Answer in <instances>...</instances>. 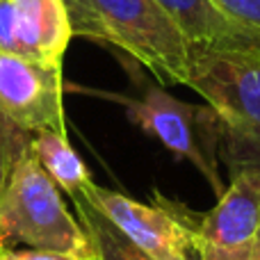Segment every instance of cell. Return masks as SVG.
<instances>
[{"instance_id":"5b68a950","label":"cell","mask_w":260,"mask_h":260,"mask_svg":"<svg viewBox=\"0 0 260 260\" xmlns=\"http://www.w3.org/2000/svg\"><path fill=\"white\" fill-rule=\"evenodd\" d=\"M80 197H85L105 219L112 221L114 229L153 260H189V251H194L197 215L180 203L155 194L160 203L148 206L94 183Z\"/></svg>"},{"instance_id":"3957f363","label":"cell","mask_w":260,"mask_h":260,"mask_svg":"<svg viewBox=\"0 0 260 260\" xmlns=\"http://www.w3.org/2000/svg\"><path fill=\"white\" fill-rule=\"evenodd\" d=\"M0 249H46L96 260V249L35 153L23 155L0 197Z\"/></svg>"},{"instance_id":"8992f818","label":"cell","mask_w":260,"mask_h":260,"mask_svg":"<svg viewBox=\"0 0 260 260\" xmlns=\"http://www.w3.org/2000/svg\"><path fill=\"white\" fill-rule=\"evenodd\" d=\"M260 247V165L233 174L217 206L194 221L199 260H256Z\"/></svg>"},{"instance_id":"4fadbf2b","label":"cell","mask_w":260,"mask_h":260,"mask_svg":"<svg viewBox=\"0 0 260 260\" xmlns=\"http://www.w3.org/2000/svg\"><path fill=\"white\" fill-rule=\"evenodd\" d=\"M224 14L260 32V0H212Z\"/></svg>"},{"instance_id":"6da1fadb","label":"cell","mask_w":260,"mask_h":260,"mask_svg":"<svg viewBox=\"0 0 260 260\" xmlns=\"http://www.w3.org/2000/svg\"><path fill=\"white\" fill-rule=\"evenodd\" d=\"M73 37L123 50L160 85H185L189 48L155 0H64Z\"/></svg>"},{"instance_id":"ba28073f","label":"cell","mask_w":260,"mask_h":260,"mask_svg":"<svg viewBox=\"0 0 260 260\" xmlns=\"http://www.w3.org/2000/svg\"><path fill=\"white\" fill-rule=\"evenodd\" d=\"M71 37L64 0H0V53L62 64Z\"/></svg>"},{"instance_id":"5bb4252c","label":"cell","mask_w":260,"mask_h":260,"mask_svg":"<svg viewBox=\"0 0 260 260\" xmlns=\"http://www.w3.org/2000/svg\"><path fill=\"white\" fill-rule=\"evenodd\" d=\"M0 260H78L62 251L46 249H0Z\"/></svg>"},{"instance_id":"9a60e30c","label":"cell","mask_w":260,"mask_h":260,"mask_svg":"<svg viewBox=\"0 0 260 260\" xmlns=\"http://www.w3.org/2000/svg\"><path fill=\"white\" fill-rule=\"evenodd\" d=\"M256 260H260V247H258V253H256Z\"/></svg>"},{"instance_id":"30bf717a","label":"cell","mask_w":260,"mask_h":260,"mask_svg":"<svg viewBox=\"0 0 260 260\" xmlns=\"http://www.w3.org/2000/svg\"><path fill=\"white\" fill-rule=\"evenodd\" d=\"M32 153L48 178L69 197H80L91 185V174L82 157L69 144L67 135L55 130H41L32 137Z\"/></svg>"},{"instance_id":"9c48e42d","label":"cell","mask_w":260,"mask_h":260,"mask_svg":"<svg viewBox=\"0 0 260 260\" xmlns=\"http://www.w3.org/2000/svg\"><path fill=\"white\" fill-rule=\"evenodd\" d=\"M171 18L187 48L260 55V32L224 14L212 0H155Z\"/></svg>"},{"instance_id":"7a4b0ae2","label":"cell","mask_w":260,"mask_h":260,"mask_svg":"<svg viewBox=\"0 0 260 260\" xmlns=\"http://www.w3.org/2000/svg\"><path fill=\"white\" fill-rule=\"evenodd\" d=\"M185 85L219 119V148L233 174L260 165V55L189 48Z\"/></svg>"},{"instance_id":"277c9868","label":"cell","mask_w":260,"mask_h":260,"mask_svg":"<svg viewBox=\"0 0 260 260\" xmlns=\"http://www.w3.org/2000/svg\"><path fill=\"white\" fill-rule=\"evenodd\" d=\"M128 114L144 133L155 137L174 155L192 162L212 185L217 197L224 194L217 167L221 126L210 108L185 103L162 87H148L142 99L128 103Z\"/></svg>"},{"instance_id":"8fae6325","label":"cell","mask_w":260,"mask_h":260,"mask_svg":"<svg viewBox=\"0 0 260 260\" xmlns=\"http://www.w3.org/2000/svg\"><path fill=\"white\" fill-rule=\"evenodd\" d=\"M71 201L76 206L78 221L96 249V260H153L135 247L121 231L114 229L112 221L105 219L85 197H73Z\"/></svg>"},{"instance_id":"52a82bcc","label":"cell","mask_w":260,"mask_h":260,"mask_svg":"<svg viewBox=\"0 0 260 260\" xmlns=\"http://www.w3.org/2000/svg\"><path fill=\"white\" fill-rule=\"evenodd\" d=\"M0 112L30 133L67 135L62 64L0 53Z\"/></svg>"},{"instance_id":"7c38bea8","label":"cell","mask_w":260,"mask_h":260,"mask_svg":"<svg viewBox=\"0 0 260 260\" xmlns=\"http://www.w3.org/2000/svg\"><path fill=\"white\" fill-rule=\"evenodd\" d=\"M35 133L16 126L5 112H0V197L5 194L18 162L32 146Z\"/></svg>"}]
</instances>
